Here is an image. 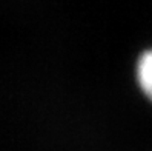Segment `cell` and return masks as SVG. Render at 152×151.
Masks as SVG:
<instances>
[{
  "label": "cell",
  "mask_w": 152,
  "mask_h": 151,
  "mask_svg": "<svg viewBox=\"0 0 152 151\" xmlns=\"http://www.w3.org/2000/svg\"><path fill=\"white\" fill-rule=\"evenodd\" d=\"M137 82L145 96L152 102V49L145 51L137 62Z\"/></svg>",
  "instance_id": "cell-1"
}]
</instances>
